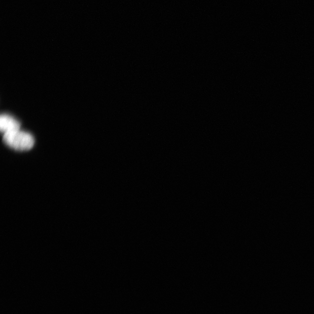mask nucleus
Returning a JSON list of instances; mask_svg holds the SVG:
<instances>
[{
    "instance_id": "1",
    "label": "nucleus",
    "mask_w": 314,
    "mask_h": 314,
    "mask_svg": "<svg viewBox=\"0 0 314 314\" xmlns=\"http://www.w3.org/2000/svg\"><path fill=\"white\" fill-rule=\"evenodd\" d=\"M3 141L8 147L21 151L31 150L35 144V139L32 135L20 129L6 133L3 136Z\"/></svg>"
},
{
    "instance_id": "2",
    "label": "nucleus",
    "mask_w": 314,
    "mask_h": 314,
    "mask_svg": "<svg viewBox=\"0 0 314 314\" xmlns=\"http://www.w3.org/2000/svg\"><path fill=\"white\" fill-rule=\"evenodd\" d=\"M21 124L12 116L3 114L0 118V129L3 134L6 133L19 130Z\"/></svg>"
}]
</instances>
